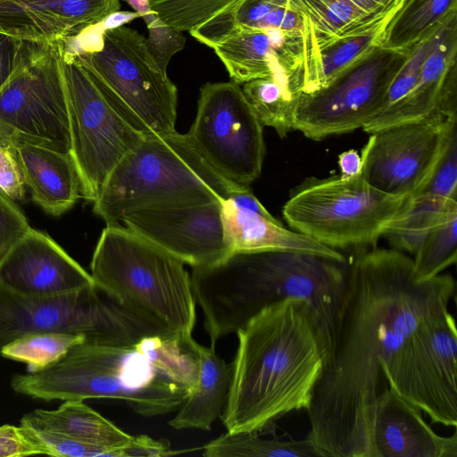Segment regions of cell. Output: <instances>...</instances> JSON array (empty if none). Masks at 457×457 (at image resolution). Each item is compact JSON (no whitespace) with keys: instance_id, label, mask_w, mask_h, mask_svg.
<instances>
[{"instance_id":"6da1fadb","label":"cell","mask_w":457,"mask_h":457,"mask_svg":"<svg viewBox=\"0 0 457 457\" xmlns=\"http://www.w3.org/2000/svg\"><path fill=\"white\" fill-rule=\"evenodd\" d=\"M454 290L449 273L416 282L403 252H357L307 410L306 436L320 457H370L376 401L387 387L381 365L424 320L448 310Z\"/></svg>"},{"instance_id":"7a4b0ae2","label":"cell","mask_w":457,"mask_h":457,"mask_svg":"<svg viewBox=\"0 0 457 457\" xmlns=\"http://www.w3.org/2000/svg\"><path fill=\"white\" fill-rule=\"evenodd\" d=\"M231 381L220 414L228 432H259L288 412L308 410L327 349L320 320L301 299L274 302L237 332Z\"/></svg>"},{"instance_id":"3957f363","label":"cell","mask_w":457,"mask_h":457,"mask_svg":"<svg viewBox=\"0 0 457 457\" xmlns=\"http://www.w3.org/2000/svg\"><path fill=\"white\" fill-rule=\"evenodd\" d=\"M190 278L211 344L236 333L265 306L295 298L308 302L316 313L328 356L349 262L294 251L237 252L192 268Z\"/></svg>"},{"instance_id":"277c9868","label":"cell","mask_w":457,"mask_h":457,"mask_svg":"<svg viewBox=\"0 0 457 457\" xmlns=\"http://www.w3.org/2000/svg\"><path fill=\"white\" fill-rule=\"evenodd\" d=\"M11 386L44 401L120 400L144 417L177 411L192 392L168 376L138 342L113 345L85 341L43 370L13 376Z\"/></svg>"},{"instance_id":"5b68a950","label":"cell","mask_w":457,"mask_h":457,"mask_svg":"<svg viewBox=\"0 0 457 457\" xmlns=\"http://www.w3.org/2000/svg\"><path fill=\"white\" fill-rule=\"evenodd\" d=\"M244 187L217 172L187 134H149L112 170L93 211L114 225L132 211L222 201Z\"/></svg>"},{"instance_id":"8992f818","label":"cell","mask_w":457,"mask_h":457,"mask_svg":"<svg viewBox=\"0 0 457 457\" xmlns=\"http://www.w3.org/2000/svg\"><path fill=\"white\" fill-rule=\"evenodd\" d=\"M95 286L168 334L191 337L196 302L185 263L120 224L107 225L91 264Z\"/></svg>"},{"instance_id":"52a82bcc","label":"cell","mask_w":457,"mask_h":457,"mask_svg":"<svg viewBox=\"0 0 457 457\" xmlns=\"http://www.w3.org/2000/svg\"><path fill=\"white\" fill-rule=\"evenodd\" d=\"M118 112L144 135L176 130L178 89L147 38L134 29H104L95 43L63 40Z\"/></svg>"},{"instance_id":"ba28073f","label":"cell","mask_w":457,"mask_h":457,"mask_svg":"<svg viewBox=\"0 0 457 457\" xmlns=\"http://www.w3.org/2000/svg\"><path fill=\"white\" fill-rule=\"evenodd\" d=\"M409 197L378 190L362 171L352 177L310 178L292 190L282 213L294 231L335 250L361 251L376 247Z\"/></svg>"},{"instance_id":"9c48e42d","label":"cell","mask_w":457,"mask_h":457,"mask_svg":"<svg viewBox=\"0 0 457 457\" xmlns=\"http://www.w3.org/2000/svg\"><path fill=\"white\" fill-rule=\"evenodd\" d=\"M38 331L81 334L87 341L113 345H131L148 336H170L96 286L63 295L38 297L17 294L0 285V357L5 345Z\"/></svg>"},{"instance_id":"30bf717a","label":"cell","mask_w":457,"mask_h":457,"mask_svg":"<svg viewBox=\"0 0 457 457\" xmlns=\"http://www.w3.org/2000/svg\"><path fill=\"white\" fill-rule=\"evenodd\" d=\"M62 40L23 41L16 66L0 88V137L70 154L71 136L61 71Z\"/></svg>"},{"instance_id":"8fae6325","label":"cell","mask_w":457,"mask_h":457,"mask_svg":"<svg viewBox=\"0 0 457 457\" xmlns=\"http://www.w3.org/2000/svg\"><path fill=\"white\" fill-rule=\"evenodd\" d=\"M60 63L70 125V156L82 197L94 202L118 162L145 135L118 112L64 46Z\"/></svg>"},{"instance_id":"7c38bea8","label":"cell","mask_w":457,"mask_h":457,"mask_svg":"<svg viewBox=\"0 0 457 457\" xmlns=\"http://www.w3.org/2000/svg\"><path fill=\"white\" fill-rule=\"evenodd\" d=\"M386 385L433 423L457 425V332L448 310L424 320L386 364Z\"/></svg>"},{"instance_id":"4fadbf2b","label":"cell","mask_w":457,"mask_h":457,"mask_svg":"<svg viewBox=\"0 0 457 457\" xmlns=\"http://www.w3.org/2000/svg\"><path fill=\"white\" fill-rule=\"evenodd\" d=\"M411 49L378 46L324 87L301 94L293 129L308 138L321 140L362 128L382 111L388 87Z\"/></svg>"},{"instance_id":"5bb4252c","label":"cell","mask_w":457,"mask_h":457,"mask_svg":"<svg viewBox=\"0 0 457 457\" xmlns=\"http://www.w3.org/2000/svg\"><path fill=\"white\" fill-rule=\"evenodd\" d=\"M187 135L205 161L229 181L249 186L261 175L263 127L239 84L232 80L204 84Z\"/></svg>"},{"instance_id":"9a60e30c","label":"cell","mask_w":457,"mask_h":457,"mask_svg":"<svg viewBox=\"0 0 457 457\" xmlns=\"http://www.w3.org/2000/svg\"><path fill=\"white\" fill-rule=\"evenodd\" d=\"M455 129L457 116L436 110L421 120L370 134L361 153L365 180L394 196L408 197L420 193Z\"/></svg>"},{"instance_id":"2e32d148","label":"cell","mask_w":457,"mask_h":457,"mask_svg":"<svg viewBox=\"0 0 457 457\" xmlns=\"http://www.w3.org/2000/svg\"><path fill=\"white\" fill-rule=\"evenodd\" d=\"M220 209L221 201L145 208L127 212L120 223L185 264L204 267L228 255Z\"/></svg>"},{"instance_id":"e0dca14e","label":"cell","mask_w":457,"mask_h":457,"mask_svg":"<svg viewBox=\"0 0 457 457\" xmlns=\"http://www.w3.org/2000/svg\"><path fill=\"white\" fill-rule=\"evenodd\" d=\"M0 285L21 295L51 297L95 283L52 237L29 228L0 259Z\"/></svg>"},{"instance_id":"ac0fdd59","label":"cell","mask_w":457,"mask_h":457,"mask_svg":"<svg viewBox=\"0 0 457 457\" xmlns=\"http://www.w3.org/2000/svg\"><path fill=\"white\" fill-rule=\"evenodd\" d=\"M405 0H287L302 22L303 80L327 48L349 38L385 33Z\"/></svg>"},{"instance_id":"d6986e66","label":"cell","mask_w":457,"mask_h":457,"mask_svg":"<svg viewBox=\"0 0 457 457\" xmlns=\"http://www.w3.org/2000/svg\"><path fill=\"white\" fill-rule=\"evenodd\" d=\"M120 7V0H0V32L37 43L69 39Z\"/></svg>"},{"instance_id":"ffe728a7","label":"cell","mask_w":457,"mask_h":457,"mask_svg":"<svg viewBox=\"0 0 457 457\" xmlns=\"http://www.w3.org/2000/svg\"><path fill=\"white\" fill-rule=\"evenodd\" d=\"M370 457H457V433L436 434L420 410L387 386L376 401Z\"/></svg>"},{"instance_id":"44dd1931","label":"cell","mask_w":457,"mask_h":457,"mask_svg":"<svg viewBox=\"0 0 457 457\" xmlns=\"http://www.w3.org/2000/svg\"><path fill=\"white\" fill-rule=\"evenodd\" d=\"M457 12L434 34L420 77L407 96L381 112L363 127L369 134L426 118L438 111L448 84L456 78Z\"/></svg>"},{"instance_id":"7402d4cb","label":"cell","mask_w":457,"mask_h":457,"mask_svg":"<svg viewBox=\"0 0 457 457\" xmlns=\"http://www.w3.org/2000/svg\"><path fill=\"white\" fill-rule=\"evenodd\" d=\"M220 217L228 254L237 252L281 250L308 253L341 262H347L341 252L301 233L287 229L278 220L239 208L230 199L221 201Z\"/></svg>"},{"instance_id":"603a6c76","label":"cell","mask_w":457,"mask_h":457,"mask_svg":"<svg viewBox=\"0 0 457 457\" xmlns=\"http://www.w3.org/2000/svg\"><path fill=\"white\" fill-rule=\"evenodd\" d=\"M32 200L59 216L79 197L80 186L70 154L31 145L15 146Z\"/></svg>"},{"instance_id":"cb8c5ba5","label":"cell","mask_w":457,"mask_h":457,"mask_svg":"<svg viewBox=\"0 0 457 457\" xmlns=\"http://www.w3.org/2000/svg\"><path fill=\"white\" fill-rule=\"evenodd\" d=\"M197 351L200 367L196 385L169 421L176 429L211 430L226 403L231 365L216 353L215 345L206 347L197 344Z\"/></svg>"},{"instance_id":"d4e9b609","label":"cell","mask_w":457,"mask_h":457,"mask_svg":"<svg viewBox=\"0 0 457 457\" xmlns=\"http://www.w3.org/2000/svg\"><path fill=\"white\" fill-rule=\"evenodd\" d=\"M20 425L65 435L86 444L108 448L128 445L131 436L83 400L63 401L55 410L37 409L25 414Z\"/></svg>"},{"instance_id":"484cf974","label":"cell","mask_w":457,"mask_h":457,"mask_svg":"<svg viewBox=\"0 0 457 457\" xmlns=\"http://www.w3.org/2000/svg\"><path fill=\"white\" fill-rule=\"evenodd\" d=\"M212 49L224 64L231 80L237 84L271 78L282 67L264 29L237 28Z\"/></svg>"},{"instance_id":"4316f807","label":"cell","mask_w":457,"mask_h":457,"mask_svg":"<svg viewBox=\"0 0 457 457\" xmlns=\"http://www.w3.org/2000/svg\"><path fill=\"white\" fill-rule=\"evenodd\" d=\"M454 207H457V199L425 193L411 195L383 237L393 249L414 255L426 235Z\"/></svg>"},{"instance_id":"83f0119b","label":"cell","mask_w":457,"mask_h":457,"mask_svg":"<svg viewBox=\"0 0 457 457\" xmlns=\"http://www.w3.org/2000/svg\"><path fill=\"white\" fill-rule=\"evenodd\" d=\"M454 12L457 0H405L386 29L380 46L409 50Z\"/></svg>"},{"instance_id":"f1b7e54d","label":"cell","mask_w":457,"mask_h":457,"mask_svg":"<svg viewBox=\"0 0 457 457\" xmlns=\"http://www.w3.org/2000/svg\"><path fill=\"white\" fill-rule=\"evenodd\" d=\"M258 432H226L204 445L206 457H320L306 436L303 439L264 438Z\"/></svg>"},{"instance_id":"f546056e","label":"cell","mask_w":457,"mask_h":457,"mask_svg":"<svg viewBox=\"0 0 457 457\" xmlns=\"http://www.w3.org/2000/svg\"><path fill=\"white\" fill-rule=\"evenodd\" d=\"M87 341L81 334L38 331L23 335L5 345L1 357L23 362L28 372L43 370L63 359L76 345Z\"/></svg>"},{"instance_id":"4dcf8cb0","label":"cell","mask_w":457,"mask_h":457,"mask_svg":"<svg viewBox=\"0 0 457 457\" xmlns=\"http://www.w3.org/2000/svg\"><path fill=\"white\" fill-rule=\"evenodd\" d=\"M244 96L262 127L275 129L280 137L293 130L298 97L272 78L255 79L244 83Z\"/></svg>"},{"instance_id":"1f68e13d","label":"cell","mask_w":457,"mask_h":457,"mask_svg":"<svg viewBox=\"0 0 457 457\" xmlns=\"http://www.w3.org/2000/svg\"><path fill=\"white\" fill-rule=\"evenodd\" d=\"M457 259V207L424 237L412 258V277L424 282L438 276Z\"/></svg>"},{"instance_id":"d6a6232c","label":"cell","mask_w":457,"mask_h":457,"mask_svg":"<svg viewBox=\"0 0 457 457\" xmlns=\"http://www.w3.org/2000/svg\"><path fill=\"white\" fill-rule=\"evenodd\" d=\"M383 36L371 33L349 38L321 52L303 78L302 94L327 86L354 62L380 46Z\"/></svg>"},{"instance_id":"836d02e7","label":"cell","mask_w":457,"mask_h":457,"mask_svg":"<svg viewBox=\"0 0 457 457\" xmlns=\"http://www.w3.org/2000/svg\"><path fill=\"white\" fill-rule=\"evenodd\" d=\"M239 0H148L151 11L170 29L190 32Z\"/></svg>"},{"instance_id":"e575fe53","label":"cell","mask_w":457,"mask_h":457,"mask_svg":"<svg viewBox=\"0 0 457 457\" xmlns=\"http://www.w3.org/2000/svg\"><path fill=\"white\" fill-rule=\"evenodd\" d=\"M44 454L62 457H129V444L120 448L89 445L62 434L21 426Z\"/></svg>"},{"instance_id":"d590c367","label":"cell","mask_w":457,"mask_h":457,"mask_svg":"<svg viewBox=\"0 0 457 457\" xmlns=\"http://www.w3.org/2000/svg\"><path fill=\"white\" fill-rule=\"evenodd\" d=\"M137 12L140 14L147 26L149 37L148 45L161 68L167 71L168 63L174 54L181 50L185 44L182 32L175 31L154 13L148 4V0H126Z\"/></svg>"},{"instance_id":"8d00e7d4","label":"cell","mask_w":457,"mask_h":457,"mask_svg":"<svg viewBox=\"0 0 457 457\" xmlns=\"http://www.w3.org/2000/svg\"><path fill=\"white\" fill-rule=\"evenodd\" d=\"M436 29L421 38V40L411 49L407 59L388 87L381 112L403 99L415 86L420 77L423 62L431 47L434 34Z\"/></svg>"},{"instance_id":"74e56055","label":"cell","mask_w":457,"mask_h":457,"mask_svg":"<svg viewBox=\"0 0 457 457\" xmlns=\"http://www.w3.org/2000/svg\"><path fill=\"white\" fill-rule=\"evenodd\" d=\"M420 193H425L445 199H456L457 129L453 130L452 133L447 146L430 179Z\"/></svg>"},{"instance_id":"f35d334b","label":"cell","mask_w":457,"mask_h":457,"mask_svg":"<svg viewBox=\"0 0 457 457\" xmlns=\"http://www.w3.org/2000/svg\"><path fill=\"white\" fill-rule=\"evenodd\" d=\"M26 181L15 146L0 137V191L12 201H25Z\"/></svg>"},{"instance_id":"ab89813d","label":"cell","mask_w":457,"mask_h":457,"mask_svg":"<svg viewBox=\"0 0 457 457\" xmlns=\"http://www.w3.org/2000/svg\"><path fill=\"white\" fill-rule=\"evenodd\" d=\"M29 228L20 208L0 191V259Z\"/></svg>"},{"instance_id":"60d3db41","label":"cell","mask_w":457,"mask_h":457,"mask_svg":"<svg viewBox=\"0 0 457 457\" xmlns=\"http://www.w3.org/2000/svg\"><path fill=\"white\" fill-rule=\"evenodd\" d=\"M44 454L23 427L0 426V457H21Z\"/></svg>"},{"instance_id":"b9f144b4","label":"cell","mask_w":457,"mask_h":457,"mask_svg":"<svg viewBox=\"0 0 457 457\" xmlns=\"http://www.w3.org/2000/svg\"><path fill=\"white\" fill-rule=\"evenodd\" d=\"M23 41L0 32V88L12 75Z\"/></svg>"},{"instance_id":"7bdbcfd3","label":"cell","mask_w":457,"mask_h":457,"mask_svg":"<svg viewBox=\"0 0 457 457\" xmlns=\"http://www.w3.org/2000/svg\"><path fill=\"white\" fill-rule=\"evenodd\" d=\"M338 165L341 176L352 177L361 172L363 159L356 150H348L340 154Z\"/></svg>"}]
</instances>
